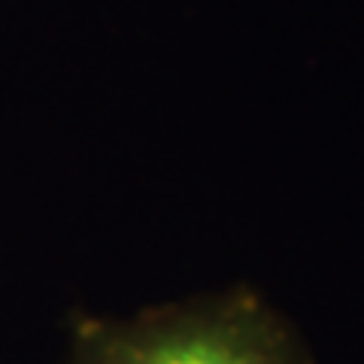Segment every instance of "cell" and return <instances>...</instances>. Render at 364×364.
Returning a JSON list of instances; mask_svg holds the SVG:
<instances>
[{"mask_svg": "<svg viewBox=\"0 0 364 364\" xmlns=\"http://www.w3.org/2000/svg\"><path fill=\"white\" fill-rule=\"evenodd\" d=\"M67 364H313L252 294L149 310L131 322L82 318Z\"/></svg>", "mask_w": 364, "mask_h": 364, "instance_id": "obj_1", "label": "cell"}]
</instances>
